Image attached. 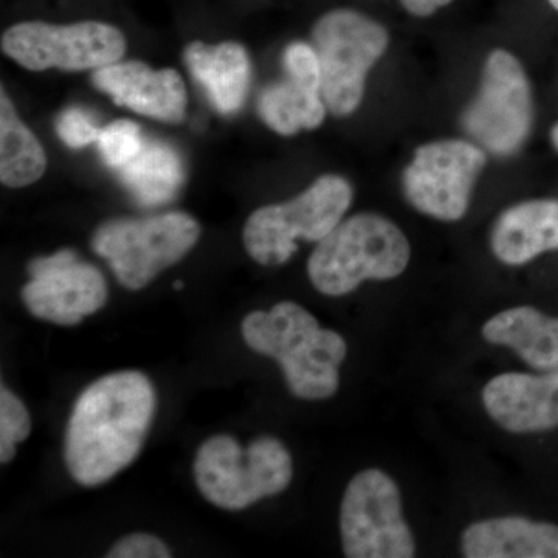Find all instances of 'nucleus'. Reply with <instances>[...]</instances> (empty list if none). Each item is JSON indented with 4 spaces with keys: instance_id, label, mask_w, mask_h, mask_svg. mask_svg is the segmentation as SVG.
I'll return each instance as SVG.
<instances>
[{
    "instance_id": "obj_1",
    "label": "nucleus",
    "mask_w": 558,
    "mask_h": 558,
    "mask_svg": "<svg viewBox=\"0 0 558 558\" xmlns=\"http://www.w3.org/2000/svg\"><path fill=\"white\" fill-rule=\"evenodd\" d=\"M156 413V391L138 371H120L89 385L65 432V464L84 487L105 484L138 457Z\"/></svg>"
},
{
    "instance_id": "obj_2",
    "label": "nucleus",
    "mask_w": 558,
    "mask_h": 558,
    "mask_svg": "<svg viewBox=\"0 0 558 558\" xmlns=\"http://www.w3.org/2000/svg\"><path fill=\"white\" fill-rule=\"evenodd\" d=\"M241 330L253 351L277 360L293 396L323 400L336 395L347 341L336 330L323 329L300 304L282 301L269 312H252Z\"/></svg>"
},
{
    "instance_id": "obj_3",
    "label": "nucleus",
    "mask_w": 558,
    "mask_h": 558,
    "mask_svg": "<svg viewBox=\"0 0 558 558\" xmlns=\"http://www.w3.org/2000/svg\"><path fill=\"white\" fill-rule=\"evenodd\" d=\"M411 248L391 220L362 213L341 220L318 242L307 263L314 288L323 295L351 293L366 279H392L409 266Z\"/></svg>"
},
{
    "instance_id": "obj_4",
    "label": "nucleus",
    "mask_w": 558,
    "mask_h": 558,
    "mask_svg": "<svg viewBox=\"0 0 558 558\" xmlns=\"http://www.w3.org/2000/svg\"><path fill=\"white\" fill-rule=\"evenodd\" d=\"M194 480L205 499L226 510H242L289 487L293 462L284 444L271 436L241 447L230 436H213L194 459Z\"/></svg>"
},
{
    "instance_id": "obj_5",
    "label": "nucleus",
    "mask_w": 558,
    "mask_h": 558,
    "mask_svg": "<svg viewBox=\"0 0 558 558\" xmlns=\"http://www.w3.org/2000/svg\"><path fill=\"white\" fill-rule=\"evenodd\" d=\"M351 202L352 186L347 179L323 175L295 199L252 213L242 234L245 250L263 266H281L299 250L296 240H325Z\"/></svg>"
},
{
    "instance_id": "obj_6",
    "label": "nucleus",
    "mask_w": 558,
    "mask_h": 558,
    "mask_svg": "<svg viewBox=\"0 0 558 558\" xmlns=\"http://www.w3.org/2000/svg\"><path fill=\"white\" fill-rule=\"evenodd\" d=\"M201 238V226L186 213L142 219H113L92 238V248L108 260L126 289L146 288L157 275L185 258Z\"/></svg>"
},
{
    "instance_id": "obj_7",
    "label": "nucleus",
    "mask_w": 558,
    "mask_h": 558,
    "mask_svg": "<svg viewBox=\"0 0 558 558\" xmlns=\"http://www.w3.org/2000/svg\"><path fill=\"white\" fill-rule=\"evenodd\" d=\"M312 38L326 108L337 117L351 116L362 102L366 75L387 50V31L359 11L340 9L319 17Z\"/></svg>"
},
{
    "instance_id": "obj_8",
    "label": "nucleus",
    "mask_w": 558,
    "mask_h": 558,
    "mask_svg": "<svg viewBox=\"0 0 558 558\" xmlns=\"http://www.w3.org/2000/svg\"><path fill=\"white\" fill-rule=\"evenodd\" d=\"M340 534L349 558H411L416 554L413 534L403 520L398 484L379 469L363 470L348 484Z\"/></svg>"
},
{
    "instance_id": "obj_9",
    "label": "nucleus",
    "mask_w": 558,
    "mask_h": 558,
    "mask_svg": "<svg viewBox=\"0 0 558 558\" xmlns=\"http://www.w3.org/2000/svg\"><path fill=\"white\" fill-rule=\"evenodd\" d=\"M2 50L22 68L43 72L101 69L119 62L126 51V38L105 22L84 21L70 25L21 22L2 36Z\"/></svg>"
},
{
    "instance_id": "obj_10",
    "label": "nucleus",
    "mask_w": 558,
    "mask_h": 558,
    "mask_svg": "<svg viewBox=\"0 0 558 558\" xmlns=\"http://www.w3.org/2000/svg\"><path fill=\"white\" fill-rule=\"evenodd\" d=\"M532 124V97L526 73L505 50L490 53L476 100L462 116L465 132L494 156L517 153Z\"/></svg>"
},
{
    "instance_id": "obj_11",
    "label": "nucleus",
    "mask_w": 558,
    "mask_h": 558,
    "mask_svg": "<svg viewBox=\"0 0 558 558\" xmlns=\"http://www.w3.org/2000/svg\"><path fill=\"white\" fill-rule=\"evenodd\" d=\"M486 167V154L473 143L442 140L421 146L403 172L407 199L432 218H464L470 194Z\"/></svg>"
},
{
    "instance_id": "obj_12",
    "label": "nucleus",
    "mask_w": 558,
    "mask_h": 558,
    "mask_svg": "<svg viewBox=\"0 0 558 558\" xmlns=\"http://www.w3.org/2000/svg\"><path fill=\"white\" fill-rule=\"evenodd\" d=\"M31 281L21 296L36 318L60 326H75L108 301V284L100 270L78 259L73 250H61L33 259Z\"/></svg>"
},
{
    "instance_id": "obj_13",
    "label": "nucleus",
    "mask_w": 558,
    "mask_h": 558,
    "mask_svg": "<svg viewBox=\"0 0 558 558\" xmlns=\"http://www.w3.org/2000/svg\"><path fill=\"white\" fill-rule=\"evenodd\" d=\"M282 62L288 78L271 84L260 94V119L281 135L315 130L328 109L322 97L317 51L310 44L293 43L282 54Z\"/></svg>"
},
{
    "instance_id": "obj_14",
    "label": "nucleus",
    "mask_w": 558,
    "mask_h": 558,
    "mask_svg": "<svg viewBox=\"0 0 558 558\" xmlns=\"http://www.w3.org/2000/svg\"><path fill=\"white\" fill-rule=\"evenodd\" d=\"M92 81L117 106H124L140 116L165 123L185 120L189 94L175 70H154L137 61L113 62L97 69Z\"/></svg>"
},
{
    "instance_id": "obj_15",
    "label": "nucleus",
    "mask_w": 558,
    "mask_h": 558,
    "mask_svg": "<svg viewBox=\"0 0 558 558\" xmlns=\"http://www.w3.org/2000/svg\"><path fill=\"white\" fill-rule=\"evenodd\" d=\"M488 416L510 433L558 427V371L542 376L508 373L494 377L483 391Z\"/></svg>"
},
{
    "instance_id": "obj_16",
    "label": "nucleus",
    "mask_w": 558,
    "mask_h": 558,
    "mask_svg": "<svg viewBox=\"0 0 558 558\" xmlns=\"http://www.w3.org/2000/svg\"><path fill=\"white\" fill-rule=\"evenodd\" d=\"M468 558H558V526L521 517L478 521L462 534Z\"/></svg>"
},
{
    "instance_id": "obj_17",
    "label": "nucleus",
    "mask_w": 558,
    "mask_h": 558,
    "mask_svg": "<svg viewBox=\"0 0 558 558\" xmlns=\"http://www.w3.org/2000/svg\"><path fill=\"white\" fill-rule=\"evenodd\" d=\"M490 245L508 266L558 250V201H529L506 209L492 230Z\"/></svg>"
},
{
    "instance_id": "obj_18",
    "label": "nucleus",
    "mask_w": 558,
    "mask_h": 558,
    "mask_svg": "<svg viewBox=\"0 0 558 558\" xmlns=\"http://www.w3.org/2000/svg\"><path fill=\"white\" fill-rule=\"evenodd\" d=\"M183 57L218 112L231 116L242 108L248 90L250 60L241 44L227 40L208 46L196 40L186 47Z\"/></svg>"
},
{
    "instance_id": "obj_19",
    "label": "nucleus",
    "mask_w": 558,
    "mask_h": 558,
    "mask_svg": "<svg viewBox=\"0 0 558 558\" xmlns=\"http://www.w3.org/2000/svg\"><path fill=\"white\" fill-rule=\"evenodd\" d=\"M488 343L513 349L532 368L558 371V318L520 306L501 312L483 326Z\"/></svg>"
},
{
    "instance_id": "obj_20",
    "label": "nucleus",
    "mask_w": 558,
    "mask_h": 558,
    "mask_svg": "<svg viewBox=\"0 0 558 558\" xmlns=\"http://www.w3.org/2000/svg\"><path fill=\"white\" fill-rule=\"evenodd\" d=\"M119 171L124 186L146 207L170 202L179 193L185 178L178 150L154 140H146L145 148L140 150L138 156Z\"/></svg>"
},
{
    "instance_id": "obj_21",
    "label": "nucleus",
    "mask_w": 558,
    "mask_h": 558,
    "mask_svg": "<svg viewBox=\"0 0 558 558\" xmlns=\"http://www.w3.org/2000/svg\"><path fill=\"white\" fill-rule=\"evenodd\" d=\"M46 150L17 117L5 90L0 94V180L10 189H24L43 178Z\"/></svg>"
},
{
    "instance_id": "obj_22",
    "label": "nucleus",
    "mask_w": 558,
    "mask_h": 558,
    "mask_svg": "<svg viewBox=\"0 0 558 558\" xmlns=\"http://www.w3.org/2000/svg\"><path fill=\"white\" fill-rule=\"evenodd\" d=\"M97 143L106 163L121 170L145 148L146 140L137 123L117 120L102 128Z\"/></svg>"
},
{
    "instance_id": "obj_23",
    "label": "nucleus",
    "mask_w": 558,
    "mask_h": 558,
    "mask_svg": "<svg viewBox=\"0 0 558 558\" xmlns=\"http://www.w3.org/2000/svg\"><path fill=\"white\" fill-rule=\"evenodd\" d=\"M32 433V418L22 400L5 385L0 389V462L9 464L16 454L17 444Z\"/></svg>"
},
{
    "instance_id": "obj_24",
    "label": "nucleus",
    "mask_w": 558,
    "mask_h": 558,
    "mask_svg": "<svg viewBox=\"0 0 558 558\" xmlns=\"http://www.w3.org/2000/svg\"><path fill=\"white\" fill-rule=\"evenodd\" d=\"M100 132V128L90 117L78 108L64 110L57 120L58 137L72 149L84 148L90 143L98 142Z\"/></svg>"
},
{
    "instance_id": "obj_25",
    "label": "nucleus",
    "mask_w": 558,
    "mask_h": 558,
    "mask_svg": "<svg viewBox=\"0 0 558 558\" xmlns=\"http://www.w3.org/2000/svg\"><path fill=\"white\" fill-rule=\"evenodd\" d=\"M171 550L156 535L137 532L120 538L109 549L108 558H168Z\"/></svg>"
},
{
    "instance_id": "obj_26",
    "label": "nucleus",
    "mask_w": 558,
    "mask_h": 558,
    "mask_svg": "<svg viewBox=\"0 0 558 558\" xmlns=\"http://www.w3.org/2000/svg\"><path fill=\"white\" fill-rule=\"evenodd\" d=\"M453 0H400L403 9L414 16H432L436 10L449 5Z\"/></svg>"
},
{
    "instance_id": "obj_27",
    "label": "nucleus",
    "mask_w": 558,
    "mask_h": 558,
    "mask_svg": "<svg viewBox=\"0 0 558 558\" xmlns=\"http://www.w3.org/2000/svg\"><path fill=\"white\" fill-rule=\"evenodd\" d=\"M174 289L175 290L183 289V282L182 281H175L174 282Z\"/></svg>"
},
{
    "instance_id": "obj_28",
    "label": "nucleus",
    "mask_w": 558,
    "mask_h": 558,
    "mask_svg": "<svg viewBox=\"0 0 558 558\" xmlns=\"http://www.w3.org/2000/svg\"><path fill=\"white\" fill-rule=\"evenodd\" d=\"M548 2L558 11V0H548Z\"/></svg>"
}]
</instances>
